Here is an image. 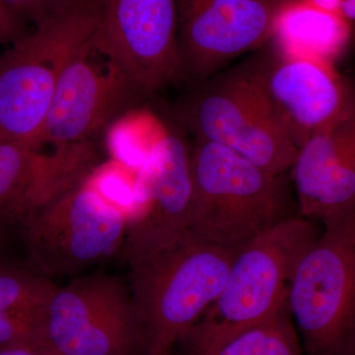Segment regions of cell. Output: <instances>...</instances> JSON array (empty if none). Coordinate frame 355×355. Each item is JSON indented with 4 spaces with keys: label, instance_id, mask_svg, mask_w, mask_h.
<instances>
[{
    "label": "cell",
    "instance_id": "1",
    "mask_svg": "<svg viewBox=\"0 0 355 355\" xmlns=\"http://www.w3.org/2000/svg\"><path fill=\"white\" fill-rule=\"evenodd\" d=\"M235 254L189 229L160 234L128 228L123 256L146 354L170 352L183 340L218 297Z\"/></svg>",
    "mask_w": 355,
    "mask_h": 355
},
{
    "label": "cell",
    "instance_id": "2",
    "mask_svg": "<svg viewBox=\"0 0 355 355\" xmlns=\"http://www.w3.org/2000/svg\"><path fill=\"white\" fill-rule=\"evenodd\" d=\"M100 0H67L0 58V141L31 144L58 80L94 38Z\"/></svg>",
    "mask_w": 355,
    "mask_h": 355
},
{
    "label": "cell",
    "instance_id": "3",
    "mask_svg": "<svg viewBox=\"0 0 355 355\" xmlns=\"http://www.w3.org/2000/svg\"><path fill=\"white\" fill-rule=\"evenodd\" d=\"M193 198L189 230L237 253L284 218L282 176L207 141L191 147Z\"/></svg>",
    "mask_w": 355,
    "mask_h": 355
},
{
    "label": "cell",
    "instance_id": "4",
    "mask_svg": "<svg viewBox=\"0 0 355 355\" xmlns=\"http://www.w3.org/2000/svg\"><path fill=\"white\" fill-rule=\"evenodd\" d=\"M289 282L287 309L307 355L355 349V211L323 221Z\"/></svg>",
    "mask_w": 355,
    "mask_h": 355
},
{
    "label": "cell",
    "instance_id": "5",
    "mask_svg": "<svg viewBox=\"0 0 355 355\" xmlns=\"http://www.w3.org/2000/svg\"><path fill=\"white\" fill-rule=\"evenodd\" d=\"M182 116L198 141L225 147L277 176L295 160L297 148L266 92L261 60L203 81Z\"/></svg>",
    "mask_w": 355,
    "mask_h": 355
},
{
    "label": "cell",
    "instance_id": "6",
    "mask_svg": "<svg viewBox=\"0 0 355 355\" xmlns=\"http://www.w3.org/2000/svg\"><path fill=\"white\" fill-rule=\"evenodd\" d=\"M316 237L303 216L280 219L256 236L236 253L218 297L186 336L225 335L287 309L292 273Z\"/></svg>",
    "mask_w": 355,
    "mask_h": 355
},
{
    "label": "cell",
    "instance_id": "7",
    "mask_svg": "<svg viewBox=\"0 0 355 355\" xmlns=\"http://www.w3.org/2000/svg\"><path fill=\"white\" fill-rule=\"evenodd\" d=\"M130 221L85 180L46 205L21 226L30 261L53 279L102 263L125 244Z\"/></svg>",
    "mask_w": 355,
    "mask_h": 355
},
{
    "label": "cell",
    "instance_id": "8",
    "mask_svg": "<svg viewBox=\"0 0 355 355\" xmlns=\"http://www.w3.org/2000/svg\"><path fill=\"white\" fill-rule=\"evenodd\" d=\"M44 342L62 355H146L130 286L95 272L58 286L44 322Z\"/></svg>",
    "mask_w": 355,
    "mask_h": 355
},
{
    "label": "cell",
    "instance_id": "9",
    "mask_svg": "<svg viewBox=\"0 0 355 355\" xmlns=\"http://www.w3.org/2000/svg\"><path fill=\"white\" fill-rule=\"evenodd\" d=\"M95 46L139 96L184 78L177 0H100Z\"/></svg>",
    "mask_w": 355,
    "mask_h": 355
},
{
    "label": "cell",
    "instance_id": "10",
    "mask_svg": "<svg viewBox=\"0 0 355 355\" xmlns=\"http://www.w3.org/2000/svg\"><path fill=\"white\" fill-rule=\"evenodd\" d=\"M284 0H177L184 77L205 81L243 53L270 43Z\"/></svg>",
    "mask_w": 355,
    "mask_h": 355
},
{
    "label": "cell",
    "instance_id": "11",
    "mask_svg": "<svg viewBox=\"0 0 355 355\" xmlns=\"http://www.w3.org/2000/svg\"><path fill=\"white\" fill-rule=\"evenodd\" d=\"M93 39L60 76L41 130L30 146L58 147L91 141L98 130L139 95Z\"/></svg>",
    "mask_w": 355,
    "mask_h": 355
},
{
    "label": "cell",
    "instance_id": "12",
    "mask_svg": "<svg viewBox=\"0 0 355 355\" xmlns=\"http://www.w3.org/2000/svg\"><path fill=\"white\" fill-rule=\"evenodd\" d=\"M21 141H0V236L21 226L65 191L83 183L98 164L94 142L44 153Z\"/></svg>",
    "mask_w": 355,
    "mask_h": 355
},
{
    "label": "cell",
    "instance_id": "13",
    "mask_svg": "<svg viewBox=\"0 0 355 355\" xmlns=\"http://www.w3.org/2000/svg\"><path fill=\"white\" fill-rule=\"evenodd\" d=\"M277 53L261 60L263 83L296 148L355 109V87L334 64Z\"/></svg>",
    "mask_w": 355,
    "mask_h": 355
},
{
    "label": "cell",
    "instance_id": "14",
    "mask_svg": "<svg viewBox=\"0 0 355 355\" xmlns=\"http://www.w3.org/2000/svg\"><path fill=\"white\" fill-rule=\"evenodd\" d=\"M289 171L305 218L355 211V109L299 147Z\"/></svg>",
    "mask_w": 355,
    "mask_h": 355
},
{
    "label": "cell",
    "instance_id": "15",
    "mask_svg": "<svg viewBox=\"0 0 355 355\" xmlns=\"http://www.w3.org/2000/svg\"><path fill=\"white\" fill-rule=\"evenodd\" d=\"M141 210L128 228L170 234L188 230L193 179L183 135L163 130L149 147L137 181Z\"/></svg>",
    "mask_w": 355,
    "mask_h": 355
},
{
    "label": "cell",
    "instance_id": "16",
    "mask_svg": "<svg viewBox=\"0 0 355 355\" xmlns=\"http://www.w3.org/2000/svg\"><path fill=\"white\" fill-rule=\"evenodd\" d=\"M354 24L302 0H284L275 24V51L334 64L352 42Z\"/></svg>",
    "mask_w": 355,
    "mask_h": 355
},
{
    "label": "cell",
    "instance_id": "17",
    "mask_svg": "<svg viewBox=\"0 0 355 355\" xmlns=\"http://www.w3.org/2000/svg\"><path fill=\"white\" fill-rule=\"evenodd\" d=\"M57 284L39 270L0 266V349L43 345Z\"/></svg>",
    "mask_w": 355,
    "mask_h": 355
},
{
    "label": "cell",
    "instance_id": "18",
    "mask_svg": "<svg viewBox=\"0 0 355 355\" xmlns=\"http://www.w3.org/2000/svg\"><path fill=\"white\" fill-rule=\"evenodd\" d=\"M181 342L190 355H304L288 309L225 335L186 336Z\"/></svg>",
    "mask_w": 355,
    "mask_h": 355
},
{
    "label": "cell",
    "instance_id": "19",
    "mask_svg": "<svg viewBox=\"0 0 355 355\" xmlns=\"http://www.w3.org/2000/svg\"><path fill=\"white\" fill-rule=\"evenodd\" d=\"M67 0H0L2 4L21 19L38 25L46 19Z\"/></svg>",
    "mask_w": 355,
    "mask_h": 355
},
{
    "label": "cell",
    "instance_id": "20",
    "mask_svg": "<svg viewBox=\"0 0 355 355\" xmlns=\"http://www.w3.org/2000/svg\"><path fill=\"white\" fill-rule=\"evenodd\" d=\"M28 33L25 21L0 2V44L15 43Z\"/></svg>",
    "mask_w": 355,
    "mask_h": 355
},
{
    "label": "cell",
    "instance_id": "21",
    "mask_svg": "<svg viewBox=\"0 0 355 355\" xmlns=\"http://www.w3.org/2000/svg\"><path fill=\"white\" fill-rule=\"evenodd\" d=\"M302 1L338 16L352 24L355 23V0H302Z\"/></svg>",
    "mask_w": 355,
    "mask_h": 355
},
{
    "label": "cell",
    "instance_id": "22",
    "mask_svg": "<svg viewBox=\"0 0 355 355\" xmlns=\"http://www.w3.org/2000/svg\"><path fill=\"white\" fill-rule=\"evenodd\" d=\"M0 355H62L51 347L48 343L35 345H19V347L0 349Z\"/></svg>",
    "mask_w": 355,
    "mask_h": 355
},
{
    "label": "cell",
    "instance_id": "23",
    "mask_svg": "<svg viewBox=\"0 0 355 355\" xmlns=\"http://www.w3.org/2000/svg\"><path fill=\"white\" fill-rule=\"evenodd\" d=\"M151 355H170V352H165V354H151Z\"/></svg>",
    "mask_w": 355,
    "mask_h": 355
},
{
    "label": "cell",
    "instance_id": "24",
    "mask_svg": "<svg viewBox=\"0 0 355 355\" xmlns=\"http://www.w3.org/2000/svg\"><path fill=\"white\" fill-rule=\"evenodd\" d=\"M347 355H355V349L354 350V352H350V354Z\"/></svg>",
    "mask_w": 355,
    "mask_h": 355
},
{
    "label": "cell",
    "instance_id": "25",
    "mask_svg": "<svg viewBox=\"0 0 355 355\" xmlns=\"http://www.w3.org/2000/svg\"><path fill=\"white\" fill-rule=\"evenodd\" d=\"M146 355H151V354H146Z\"/></svg>",
    "mask_w": 355,
    "mask_h": 355
}]
</instances>
